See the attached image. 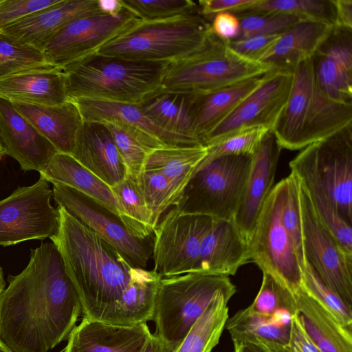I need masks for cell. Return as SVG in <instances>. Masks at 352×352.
Masks as SVG:
<instances>
[{
  "mask_svg": "<svg viewBox=\"0 0 352 352\" xmlns=\"http://www.w3.org/2000/svg\"><path fill=\"white\" fill-rule=\"evenodd\" d=\"M255 1L256 0H201L197 3L200 14L210 22L211 18L218 13L232 12Z\"/></svg>",
  "mask_w": 352,
  "mask_h": 352,
  "instance_id": "cell-51",
  "label": "cell"
},
{
  "mask_svg": "<svg viewBox=\"0 0 352 352\" xmlns=\"http://www.w3.org/2000/svg\"><path fill=\"white\" fill-rule=\"evenodd\" d=\"M18 111L54 146L58 153L71 154L84 122L76 104L69 99L56 105L12 102Z\"/></svg>",
  "mask_w": 352,
  "mask_h": 352,
  "instance_id": "cell-24",
  "label": "cell"
},
{
  "mask_svg": "<svg viewBox=\"0 0 352 352\" xmlns=\"http://www.w3.org/2000/svg\"><path fill=\"white\" fill-rule=\"evenodd\" d=\"M236 292L232 289L217 293L175 352H211L219 342L229 317L228 302Z\"/></svg>",
  "mask_w": 352,
  "mask_h": 352,
  "instance_id": "cell-34",
  "label": "cell"
},
{
  "mask_svg": "<svg viewBox=\"0 0 352 352\" xmlns=\"http://www.w3.org/2000/svg\"><path fill=\"white\" fill-rule=\"evenodd\" d=\"M140 20L124 8L116 14H97L67 24L45 43L43 52L60 69L98 53L108 42Z\"/></svg>",
  "mask_w": 352,
  "mask_h": 352,
  "instance_id": "cell-15",
  "label": "cell"
},
{
  "mask_svg": "<svg viewBox=\"0 0 352 352\" xmlns=\"http://www.w3.org/2000/svg\"><path fill=\"white\" fill-rule=\"evenodd\" d=\"M98 0H61L58 3L21 18L0 32L43 51L48 40L70 22L101 14ZM103 14V13H102Z\"/></svg>",
  "mask_w": 352,
  "mask_h": 352,
  "instance_id": "cell-20",
  "label": "cell"
},
{
  "mask_svg": "<svg viewBox=\"0 0 352 352\" xmlns=\"http://www.w3.org/2000/svg\"><path fill=\"white\" fill-rule=\"evenodd\" d=\"M332 27L318 21L301 20L280 34L261 62L292 71L299 63L312 57Z\"/></svg>",
  "mask_w": 352,
  "mask_h": 352,
  "instance_id": "cell-29",
  "label": "cell"
},
{
  "mask_svg": "<svg viewBox=\"0 0 352 352\" xmlns=\"http://www.w3.org/2000/svg\"><path fill=\"white\" fill-rule=\"evenodd\" d=\"M232 13L239 19L252 14L279 13L331 26L336 24L333 0H256L254 3L235 10Z\"/></svg>",
  "mask_w": 352,
  "mask_h": 352,
  "instance_id": "cell-37",
  "label": "cell"
},
{
  "mask_svg": "<svg viewBox=\"0 0 352 352\" xmlns=\"http://www.w3.org/2000/svg\"><path fill=\"white\" fill-rule=\"evenodd\" d=\"M280 36V34L256 35L226 43L239 55L251 60L261 62Z\"/></svg>",
  "mask_w": 352,
  "mask_h": 352,
  "instance_id": "cell-48",
  "label": "cell"
},
{
  "mask_svg": "<svg viewBox=\"0 0 352 352\" xmlns=\"http://www.w3.org/2000/svg\"><path fill=\"white\" fill-rule=\"evenodd\" d=\"M104 124L113 138L127 174L134 179H137L144 170L148 155L153 150L166 145L153 135L134 126L119 122Z\"/></svg>",
  "mask_w": 352,
  "mask_h": 352,
  "instance_id": "cell-36",
  "label": "cell"
},
{
  "mask_svg": "<svg viewBox=\"0 0 352 352\" xmlns=\"http://www.w3.org/2000/svg\"><path fill=\"white\" fill-rule=\"evenodd\" d=\"M352 124V103L335 101L321 89L311 58L292 70L287 102L272 131L281 148L302 149Z\"/></svg>",
  "mask_w": 352,
  "mask_h": 352,
  "instance_id": "cell-4",
  "label": "cell"
},
{
  "mask_svg": "<svg viewBox=\"0 0 352 352\" xmlns=\"http://www.w3.org/2000/svg\"><path fill=\"white\" fill-rule=\"evenodd\" d=\"M135 180L157 226L162 215L177 205L173 189L165 176L154 169L144 168Z\"/></svg>",
  "mask_w": 352,
  "mask_h": 352,
  "instance_id": "cell-41",
  "label": "cell"
},
{
  "mask_svg": "<svg viewBox=\"0 0 352 352\" xmlns=\"http://www.w3.org/2000/svg\"><path fill=\"white\" fill-rule=\"evenodd\" d=\"M292 316L289 311L284 310L267 316L248 306L228 318L225 327L232 342L259 338L286 346L289 338Z\"/></svg>",
  "mask_w": 352,
  "mask_h": 352,
  "instance_id": "cell-33",
  "label": "cell"
},
{
  "mask_svg": "<svg viewBox=\"0 0 352 352\" xmlns=\"http://www.w3.org/2000/svg\"><path fill=\"white\" fill-rule=\"evenodd\" d=\"M298 183L305 259L322 280L352 309V257L342 252L319 219L307 190L299 180Z\"/></svg>",
  "mask_w": 352,
  "mask_h": 352,
  "instance_id": "cell-14",
  "label": "cell"
},
{
  "mask_svg": "<svg viewBox=\"0 0 352 352\" xmlns=\"http://www.w3.org/2000/svg\"><path fill=\"white\" fill-rule=\"evenodd\" d=\"M98 3L103 14H116L124 10L121 0H98Z\"/></svg>",
  "mask_w": 352,
  "mask_h": 352,
  "instance_id": "cell-55",
  "label": "cell"
},
{
  "mask_svg": "<svg viewBox=\"0 0 352 352\" xmlns=\"http://www.w3.org/2000/svg\"><path fill=\"white\" fill-rule=\"evenodd\" d=\"M234 352H264L257 345L249 342H232Z\"/></svg>",
  "mask_w": 352,
  "mask_h": 352,
  "instance_id": "cell-56",
  "label": "cell"
},
{
  "mask_svg": "<svg viewBox=\"0 0 352 352\" xmlns=\"http://www.w3.org/2000/svg\"><path fill=\"white\" fill-rule=\"evenodd\" d=\"M143 352H175L155 333H151Z\"/></svg>",
  "mask_w": 352,
  "mask_h": 352,
  "instance_id": "cell-53",
  "label": "cell"
},
{
  "mask_svg": "<svg viewBox=\"0 0 352 352\" xmlns=\"http://www.w3.org/2000/svg\"><path fill=\"white\" fill-rule=\"evenodd\" d=\"M251 161V155H226L212 160L194 175L173 207L181 214L234 219Z\"/></svg>",
  "mask_w": 352,
  "mask_h": 352,
  "instance_id": "cell-9",
  "label": "cell"
},
{
  "mask_svg": "<svg viewBox=\"0 0 352 352\" xmlns=\"http://www.w3.org/2000/svg\"><path fill=\"white\" fill-rule=\"evenodd\" d=\"M0 98L12 102L52 106L68 100L65 75L54 67L36 69L0 78Z\"/></svg>",
  "mask_w": 352,
  "mask_h": 352,
  "instance_id": "cell-26",
  "label": "cell"
},
{
  "mask_svg": "<svg viewBox=\"0 0 352 352\" xmlns=\"http://www.w3.org/2000/svg\"><path fill=\"white\" fill-rule=\"evenodd\" d=\"M151 334L146 323L122 326L82 318L63 352H143Z\"/></svg>",
  "mask_w": 352,
  "mask_h": 352,
  "instance_id": "cell-22",
  "label": "cell"
},
{
  "mask_svg": "<svg viewBox=\"0 0 352 352\" xmlns=\"http://www.w3.org/2000/svg\"><path fill=\"white\" fill-rule=\"evenodd\" d=\"M121 1L124 9L142 21L165 19L199 11L198 3L190 0Z\"/></svg>",
  "mask_w": 352,
  "mask_h": 352,
  "instance_id": "cell-44",
  "label": "cell"
},
{
  "mask_svg": "<svg viewBox=\"0 0 352 352\" xmlns=\"http://www.w3.org/2000/svg\"><path fill=\"white\" fill-rule=\"evenodd\" d=\"M207 154L208 148L203 144L164 145L148 155L144 169L157 170L165 176L173 189L177 204Z\"/></svg>",
  "mask_w": 352,
  "mask_h": 352,
  "instance_id": "cell-30",
  "label": "cell"
},
{
  "mask_svg": "<svg viewBox=\"0 0 352 352\" xmlns=\"http://www.w3.org/2000/svg\"><path fill=\"white\" fill-rule=\"evenodd\" d=\"M336 7V25L352 29V0H333Z\"/></svg>",
  "mask_w": 352,
  "mask_h": 352,
  "instance_id": "cell-52",
  "label": "cell"
},
{
  "mask_svg": "<svg viewBox=\"0 0 352 352\" xmlns=\"http://www.w3.org/2000/svg\"><path fill=\"white\" fill-rule=\"evenodd\" d=\"M294 296L305 331L322 352H352V329L342 325L301 287Z\"/></svg>",
  "mask_w": 352,
  "mask_h": 352,
  "instance_id": "cell-28",
  "label": "cell"
},
{
  "mask_svg": "<svg viewBox=\"0 0 352 352\" xmlns=\"http://www.w3.org/2000/svg\"><path fill=\"white\" fill-rule=\"evenodd\" d=\"M292 84V71L288 69L274 67L263 75L258 87L212 130L204 145L243 127L263 126L272 131Z\"/></svg>",
  "mask_w": 352,
  "mask_h": 352,
  "instance_id": "cell-16",
  "label": "cell"
},
{
  "mask_svg": "<svg viewBox=\"0 0 352 352\" xmlns=\"http://www.w3.org/2000/svg\"><path fill=\"white\" fill-rule=\"evenodd\" d=\"M243 342H249L257 345L264 352H289L285 346L259 338H252Z\"/></svg>",
  "mask_w": 352,
  "mask_h": 352,
  "instance_id": "cell-54",
  "label": "cell"
},
{
  "mask_svg": "<svg viewBox=\"0 0 352 352\" xmlns=\"http://www.w3.org/2000/svg\"><path fill=\"white\" fill-rule=\"evenodd\" d=\"M39 173L40 177L47 182L77 190L118 214V205L111 188L80 164L71 155L56 153Z\"/></svg>",
  "mask_w": 352,
  "mask_h": 352,
  "instance_id": "cell-31",
  "label": "cell"
},
{
  "mask_svg": "<svg viewBox=\"0 0 352 352\" xmlns=\"http://www.w3.org/2000/svg\"><path fill=\"white\" fill-rule=\"evenodd\" d=\"M214 219L179 213L172 207L158 222L153 240V270L162 278L193 272Z\"/></svg>",
  "mask_w": 352,
  "mask_h": 352,
  "instance_id": "cell-11",
  "label": "cell"
},
{
  "mask_svg": "<svg viewBox=\"0 0 352 352\" xmlns=\"http://www.w3.org/2000/svg\"><path fill=\"white\" fill-rule=\"evenodd\" d=\"M213 36L210 22L199 11L161 20L140 19L98 53L171 64L201 50Z\"/></svg>",
  "mask_w": 352,
  "mask_h": 352,
  "instance_id": "cell-5",
  "label": "cell"
},
{
  "mask_svg": "<svg viewBox=\"0 0 352 352\" xmlns=\"http://www.w3.org/2000/svg\"><path fill=\"white\" fill-rule=\"evenodd\" d=\"M53 192L40 177L29 186L19 187L0 201V245L32 239H51L59 227V214L52 206Z\"/></svg>",
  "mask_w": 352,
  "mask_h": 352,
  "instance_id": "cell-12",
  "label": "cell"
},
{
  "mask_svg": "<svg viewBox=\"0 0 352 352\" xmlns=\"http://www.w3.org/2000/svg\"><path fill=\"white\" fill-rule=\"evenodd\" d=\"M6 155V152H5V150H4V148L3 146V144L1 143V141L0 140V160L5 155Z\"/></svg>",
  "mask_w": 352,
  "mask_h": 352,
  "instance_id": "cell-59",
  "label": "cell"
},
{
  "mask_svg": "<svg viewBox=\"0 0 352 352\" xmlns=\"http://www.w3.org/2000/svg\"><path fill=\"white\" fill-rule=\"evenodd\" d=\"M261 80L262 76L252 78L214 91L192 94L195 133L201 144L212 130L258 87Z\"/></svg>",
  "mask_w": 352,
  "mask_h": 352,
  "instance_id": "cell-27",
  "label": "cell"
},
{
  "mask_svg": "<svg viewBox=\"0 0 352 352\" xmlns=\"http://www.w3.org/2000/svg\"><path fill=\"white\" fill-rule=\"evenodd\" d=\"M249 262L248 242L234 219H215L203 239L193 272L229 276Z\"/></svg>",
  "mask_w": 352,
  "mask_h": 352,
  "instance_id": "cell-23",
  "label": "cell"
},
{
  "mask_svg": "<svg viewBox=\"0 0 352 352\" xmlns=\"http://www.w3.org/2000/svg\"><path fill=\"white\" fill-rule=\"evenodd\" d=\"M213 34L224 42L236 40L240 33V20L230 12H220L210 19Z\"/></svg>",
  "mask_w": 352,
  "mask_h": 352,
  "instance_id": "cell-49",
  "label": "cell"
},
{
  "mask_svg": "<svg viewBox=\"0 0 352 352\" xmlns=\"http://www.w3.org/2000/svg\"><path fill=\"white\" fill-rule=\"evenodd\" d=\"M250 307L267 316L280 310L287 311L292 315L298 313L294 294L266 272H263L261 288Z\"/></svg>",
  "mask_w": 352,
  "mask_h": 352,
  "instance_id": "cell-43",
  "label": "cell"
},
{
  "mask_svg": "<svg viewBox=\"0 0 352 352\" xmlns=\"http://www.w3.org/2000/svg\"><path fill=\"white\" fill-rule=\"evenodd\" d=\"M0 295V340L12 352H47L68 338L82 314L56 245L31 251L26 267Z\"/></svg>",
  "mask_w": 352,
  "mask_h": 352,
  "instance_id": "cell-1",
  "label": "cell"
},
{
  "mask_svg": "<svg viewBox=\"0 0 352 352\" xmlns=\"http://www.w3.org/2000/svg\"><path fill=\"white\" fill-rule=\"evenodd\" d=\"M285 190V178L273 186L248 243L250 261L294 294L300 288L302 272L294 243L282 221Z\"/></svg>",
  "mask_w": 352,
  "mask_h": 352,
  "instance_id": "cell-10",
  "label": "cell"
},
{
  "mask_svg": "<svg viewBox=\"0 0 352 352\" xmlns=\"http://www.w3.org/2000/svg\"><path fill=\"white\" fill-rule=\"evenodd\" d=\"M285 346L289 352H322L307 335L298 313L292 316L289 338Z\"/></svg>",
  "mask_w": 352,
  "mask_h": 352,
  "instance_id": "cell-50",
  "label": "cell"
},
{
  "mask_svg": "<svg viewBox=\"0 0 352 352\" xmlns=\"http://www.w3.org/2000/svg\"><path fill=\"white\" fill-rule=\"evenodd\" d=\"M0 352H12L4 343L0 340Z\"/></svg>",
  "mask_w": 352,
  "mask_h": 352,
  "instance_id": "cell-58",
  "label": "cell"
},
{
  "mask_svg": "<svg viewBox=\"0 0 352 352\" xmlns=\"http://www.w3.org/2000/svg\"><path fill=\"white\" fill-rule=\"evenodd\" d=\"M6 287V282L3 277V273L1 267L0 266V295L4 291Z\"/></svg>",
  "mask_w": 352,
  "mask_h": 352,
  "instance_id": "cell-57",
  "label": "cell"
},
{
  "mask_svg": "<svg viewBox=\"0 0 352 352\" xmlns=\"http://www.w3.org/2000/svg\"><path fill=\"white\" fill-rule=\"evenodd\" d=\"M309 195L323 225L333 236L342 252L348 256L352 257L351 224L327 200L309 193Z\"/></svg>",
  "mask_w": 352,
  "mask_h": 352,
  "instance_id": "cell-45",
  "label": "cell"
},
{
  "mask_svg": "<svg viewBox=\"0 0 352 352\" xmlns=\"http://www.w3.org/2000/svg\"><path fill=\"white\" fill-rule=\"evenodd\" d=\"M56 67L43 51L20 43L0 32V78L36 69Z\"/></svg>",
  "mask_w": 352,
  "mask_h": 352,
  "instance_id": "cell-38",
  "label": "cell"
},
{
  "mask_svg": "<svg viewBox=\"0 0 352 352\" xmlns=\"http://www.w3.org/2000/svg\"><path fill=\"white\" fill-rule=\"evenodd\" d=\"M52 186L53 198L58 206L112 245L132 267L146 269L152 256L153 236L135 238L118 214L98 201L67 186Z\"/></svg>",
  "mask_w": 352,
  "mask_h": 352,
  "instance_id": "cell-13",
  "label": "cell"
},
{
  "mask_svg": "<svg viewBox=\"0 0 352 352\" xmlns=\"http://www.w3.org/2000/svg\"><path fill=\"white\" fill-rule=\"evenodd\" d=\"M232 289L236 286L224 275L190 272L162 278L155 301L154 333L176 351L217 293Z\"/></svg>",
  "mask_w": 352,
  "mask_h": 352,
  "instance_id": "cell-7",
  "label": "cell"
},
{
  "mask_svg": "<svg viewBox=\"0 0 352 352\" xmlns=\"http://www.w3.org/2000/svg\"><path fill=\"white\" fill-rule=\"evenodd\" d=\"M301 272L300 287L342 325L352 329V309L322 280L307 261Z\"/></svg>",
  "mask_w": 352,
  "mask_h": 352,
  "instance_id": "cell-40",
  "label": "cell"
},
{
  "mask_svg": "<svg viewBox=\"0 0 352 352\" xmlns=\"http://www.w3.org/2000/svg\"><path fill=\"white\" fill-rule=\"evenodd\" d=\"M281 149L270 130L252 155L249 173L234 217L236 226L248 243L262 206L273 188Z\"/></svg>",
  "mask_w": 352,
  "mask_h": 352,
  "instance_id": "cell-18",
  "label": "cell"
},
{
  "mask_svg": "<svg viewBox=\"0 0 352 352\" xmlns=\"http://www.w3.org/2000/svg\"><path fill=\"white\" fill-rule=\"evenodd\" d=\"M240 33L236 40L256 35L280 34L301 20L298 16L279 13L252 14L239 18Z\"/></svg>",
  "mask_w": 352,
  "mask_h": 352,
  "instance_id": "cell-46",
  "label": "cell"
},
{
  "mask_svg": "<svg viewBox=\"0 0 352 352\" xmlns=\"http://www.w3.org/2000/svg\"><path fill=\"white\" fill-rule=\"evenodd\" d=\"M72 100L76 104L85 122H119L134 126L153 135L166 145L181 146L156 126L144 113L139 104L89 98Z\"/></svg>",
  "mask_w": 352,
  "mask_h": 352,
  "instance_id": "cell-32",
  "label": "cell"
},
{
  "mask_svg": "<svg viewBox=\"0 0 352 352\" xmlns=\"http://www.w3.org/2000/svg\"><path fill=\"white\" fill-rule=\"evenodd\" d=\"M70 155L110 188L127 175L113 138L102 123L84 121Z\"/></svg>",
  "mask_w": 352,
  "mask_h": 352,
  "instance_id": "cell-21",
  "label": "cell"
},
{
  "mask_svg": "<svg viewBox=\"0 0 352 352\" xmlns=\"http://www.w3.org/2000/svg\"><path fill=\"white\" fill-rule=\"evenodd\" d=\"M269 131V129L263 126L243 127L207 144L206 146L208 154L200 164L197 171L212 160L222 156H252Z\"/></svg>",
  "mask_w": 352,
  "mask_h": 352,
  "instance_id": "cell-39",
  "label": "cell"
},
{
  "mask_svg": "<svg viewBox=\"0 0 352 352\" xmlns=\"http://www.w3.org/2000/svg\"><path fill=\"white\" fill-rule=\"evenodd\" d=\"M57 209L58 230L50 240L78 293L83 318L125 326L123 298L134 267L64 208Z\"/></svg>",
  "mask_w": 352,
  "mask_h": 352,
  "instance_id": "cell-2",
  "label": "cell"
},
{
  "mask_svg": "<svg viewBox=\"0 0 352 352\" xmlns=\"http://www.w3.org/2000/svg\"><path fill=\"white\" fill-rule=\"evenodd\" d=\"M289 167L309 194L327 200L352 225V124L302 148Z\"/></svg>",
  "mask_w": 352,
  "mask_h": 352,
  "instance_id": "cell-6",
  "label": "cell"
},
{
  "mask_svg": "<svg viewBox=\"0 0 352 352\" xmlns=\"http://www.w3.org/2000/svg\"><path fill=\"white\" fill-rule=\"evenodd\" d=\"M144 113L179 145L201 144L192 117V94L159 91L139 104Z\"/></svg>",
  "mask_w": 352,
  "mask_h": 352,
  "instance_id": "cell-25",
  "label": "cell"
},
{
  "mask_svg": "<svg viewBox=\"0 0 352 352\" xmlns=\"http://www.w3.org/2000/svg\"><path fill=\"white\" fill-rule=\"evenodd\" d=\"M0 140L6 154L25 171L41 172L58 153L54 146L15 108L0 98Z\"/></svg>",
  "mask_w": 352,
  "mask_h": 352,
  "instance_id": "cell-19",
  "label": "cell"
},
{
  "mask_svg": "<svg viewBox=\"0 0 352 352\" xmlns=\"http://www.w3.org/2000/svg\"><path fill=\"white\" fill-rule=\"evenodd\" d=\"M111 189L118 205V215L130 234L140 239L153 236L156 225L135 179L127 174Z\"/></svg>",
  "mask_w": 352,
  "mask_h": 352,
  "instance_id": "cell-35",
  "label": "cell"
},
{
  "mask_svg": "<svg viewBox=\"0 0 352 352\" xmlns=\"http://www.w3.org/2000/svg\"><path fill=\"white\" fill-rule=\"evenodd\" d=\"M61 0H0V30L25 16L50 8Z\"/></svg>",
  "mask_w": 352,
  "mask_h": 352,
  "instance_id": "cell-47",
  "label": "cell"
},
{
  "mask_svg": "<svg viewBox=\"0 0 352 352\" xmlns=\"http://www.w3.org/2000/svg\"><path fill=\"white\" fill-rule=\"evenodd\" d=\"M285 179L286 190L282 210V221L292 239L302 271L306 259L302 247L299 183L298 178L292 173H290Z\"/></svg>",
  "mask_w": 352,
  "mask_h": 352,
  "instance_id": "cell-42",
  "label": "cell"
},
{
  "mask_svg": "<svg viewBox=\"0 0 352 352\" xmlns=\"http://www.w3.org/2000/svg\"><path fill=\"white\" fill-rule=\"evenodd\" d=\"M168 65L96 53L61 69L68 99L140 104L161 90Z\"/></svg>",
  "mask_w": 352,
  "mask_h": 352,
  "instance_id": "cell-3",
  "label": "cell"
},
{
  "mask_svg": "<svg viewBox=\"0 0 352 352\" xmlns=\"http://www.w3.org/2000/svg\"><path fill=\"white\" fill-rule=\"evenodd\" d=\"M273 68L239 55L214 35L201 50L168 65L161 90L192 94L208 92L262 76Z\"/></svg>",
  "mask_w": 352,
  "mask_h": 352,
  "instance_id": "cell-8",
  "label": "cell"
},
{
  "mask_svg": "<svg viewBox=\"0 0 352 352\" xmlns=\"http://www.w3.org/2000/svg\"><path fill=\"white\" fill-rule=\"evenodd\" d=\"M311 60L324 94L335 101L352 103V29L333 26Z\"/></svg>",
  "mask_w": 352,
  "mask_h": 352,
  "instance_id": "cell-17",
  "label": "cell"
}]
</instances>
